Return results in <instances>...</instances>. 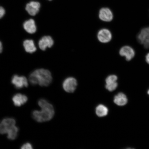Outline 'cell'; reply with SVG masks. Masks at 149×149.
Segmentation results:
<instances>
[{
  "label": "cell",
  "mask_w": 149,
  "mask_h": 149,
  "mask_svg": "<svg viewBox=\"0 0 149 149\" xmlns=\"http://www.w3.org/2000/svg\"><path fill=\"white\" fill-rule=\"evenodd\" d=\"M23 46L25 51L27 53H33L36 51V48L32 40H27L24 41Z\"/></svg>",
  "instance_id": "2e32d148"
},
{
  "label": "cell",
  "mask_w": 149,
  "mask_h": 149,
  "mask_svg": "<svg viewBox=\"0 0 149 149\" xmlns=\"http://www.w3.org/2000/svg\"><path fill=\"white\" fill-rule=\"evenodd\" d=\"M136 39L145 49H149V26L142 28L138 33Z\"/></svg>",
  "instance_id": "3957f363"
},
{
  "label": "cell",
  "mask_w": 149,
  "mask_h": 149,
  "mask_svg": "<svg viewBox=\"0 0 149 149\" xmlns=\"http://www.w3.org/2000/svg\"><path fill=\"white\" fill-rule=\"evenodd\" d=\"M16 121L11 118H6L3 119L0 122V134H4L13 126L15 125Z\"/></svg>",
  "instance_id": "277c9868"
},
{
  "label": "cell",
  "mask_w": 149,
  "mask_h": 149,
  "mask_svg": "<svg viewBox=\"0 0 149 149\" xmlns=\"http://www.w3.org/2000/svg\"><path fill=\"white\" fill-rule=\"evenodd\" d=\"M54 44V40L51 37L44 36L39 41L38 45L41 50L44 51L47 48L52 47Z\"/></svg>",
  "instance_id": "7c38bea8"
},
{
  "label": "cell",
  "mask_w": 149,
  "mask_h": 149,
  "mask_svg": "<svg viewBox=\"0 0 149 149\" xmlns=\"http://www.w3.org/2000/svg\"><path fill=\"white\" fill-rule=\"evenodd\" d=\"M12 100L15 106L20 107L27 102L28 98L25 95L18 93L13 96Z\"/></svg>",
  "instance_id": "4fadbf2b"
},
{
  "label": "cell",
  "mask_w": 149,
  "mask_h": 149,
  "mask_svg": "<svg viewBox=\"0 0 149 149\" xmlns=\"http://www.w3.org/2000/svg\"><path fill=\"white\" fill-rule=\"evenodd\" d=\"M120 55L125 57L126 60L130 61L135 56V52L133 48L129 46H125L121 48L119 51Z\"/></svg>",
  "instance_id": "8992f818"
},
{
  "label": "cell",
  "mask_w": 149,
  "mask_h": 149,
  "mask_svg": "<svg viewBox=\"0 0 149 149\" xmlns=\"http://www.w3.org/2000/svg\"><path fill=\"white\" fill-rule=\"evenodd\" d=\"M21 148L22 149H33V148L30 143L27 142L22 145Z\"/></svg>",
  "instance_id": "d6986e66"
},
{
  "label": "cell",
  "mask_w": 149,
  "mask_h": 149,
  "mask_svg": "<svg viewBox=\"0 0 149 149\" xmlns=\"http://www.w3.org/2000/svg\"><path fill=\"white\" fill-rule=\"evenodd\" d=\"M48 1H52V0H48Z\"/></svg>",
  "instance_id": "cb8c5ba5"
},
{
  "label": "cell",
  "mask_w": 149,
  "mask_h": 149,
  "mask_svg": "<svg viewBox=\"0 0 149 149\" xmlns=\"http://www.w3.org/2000/svg\"><path fill=\"white\" fill-rule=\"evenodd\" d=\"M99 17L102 21L110 22L113 19V15L112 12L109 8H103L100 9Z\"/></svg>",
  "instance_id": "30bf717a"
},
{
  "label": "cell",
  "mask_w": 149,
  "mask_h": 149,
  "mask_svg": "<svg viewBox=\"0 0 149 149\" xmlns=\"http://www.w3.org/2000/svg\"><path fill=\"white\" fill-rule=\"evenodd\" d=\"M145 59L147 64L149 65V52L145 56Z\"/></svg>",
  "instance_id": "44dd1931"
},
{
  "label": "cell",
  "mask_w": 149,
  "mask_h": 149,
  "mask_svg": "<svg viewBox=\"0 0 149 149\" xmlns=\"http://www.w3.org/2000/svg\"><path fill=\"white\" fill-rule=\"evenodd\" d=\"M38 104L41 108L40 111L35 110L33 111V118L37 122L40 123L51 120L55 114L53 106L44 99L39 100Z\"/></svg>",
  "instance_id": "6da1fadb"
},
{
  "label": "cell",
  "mask_w": 149,
  "mask_h": 149,
  "mask_svg": "<svg viewBox=\"0 0 149 149\" xmlns=\"http://www.w3.org/2000/svg\"><path fill=\"white\" fill-rule=\"evenodd\" d=\"M29 80L33 85L38 84L41 86H47L52 83V77L49 70L40 69L31 72L29 75Z\"/></svg>",
  "instance_id": "7a4b0ae2"
},
{
  "label": "cell",
  "mask_w": 149,
  "mask_h": 149,
  "mask_svg": "<svg viewBox=\"0 0 149 149\" xmlns=\"http://www.w3.org/2000/svg\"><path fill=\"white\" fill-rule=\"evenodd\" d=\"M12 83L17 89H21L28 86V80L25 76L14 75L12 78Z\"/></svg>",
  "instance_id": "5b68a950"
},
{
  "label": "cell",
  "mask_w": 149,
  "mask_h": 149,
  "mask_svg": "<svg viewBox=\"0 0 149 149\" xmlns=\"http://www.w3.org/2000/svg\"><path fill=\"white\" fill-rule=\"evenodd\" d=\"M63 88L66 92L72 93L74 92L77 86V81L74 78L70 77L65 80L63 83Z\"/></svg>",
  "instance_id": "52a82bcc"
},
{
  "label": "cell",
  "mask_w": 149,
  "mask_h": 149,
  "mask_svg": "<svg viewBox=\"0 0 149 149\" xmlns=\"http://www.w3.org/2000/svg\"><path fill=\"white\" fill-rule=\"evenodd\" d=\"M114 103L119 106H123L127 103L128 99L125 94L122 93H120L115 96Z\"/></svg>",
  "instance_id": "9a60e30c"
},
{
  "label": "cell",
  "mask_w": 149,
  "mask_h": 149,
  "mask_svg": "<svg viewBox=\"0 0 149 149\" xmlns=\"http://www.w3.org/2000/svg\"><path fill=\"white\" fill-rule=\"evenodd\" d=\"M5 14V10L2 7L0 6V19L4 16Z\"/></svg>",
  "instance_id": "ffe728a7"
},
{
  "label": "cell",
  "mask_w": 149,
  "mask_h": 149,
  "mask_svg": "<svg viewBox=\"0 0 149 149\" xmlns=\"http://www.w3.org/2000/svg\"><path fill=\"white\" fill-rule=\"evenodd\" d=\"M23 27L27 32L30 34H33L35 33L37 30L36 25L34 20L31 19L24 22Z\"/></svg>",
  "instance_id": "5bb4252c"
},
{
  "label": "cell",
  "mask_w": 149,
  "mask_h": 149,
  "mask_svg": "<svg viewBox=\"0 0 149 149\" xmlns=\"http://www.w3.org/2000/svg\"><path fill=\"white\" fill-rule=\"evenodd\" d=\"M3 49L2 44L1 42L0 41V53H1L2 52Z\"/></svg>",
  "instance_id": "7402d4cb"
},
{
  "label": "cell",
  "mask_w": 149,
  "mask_h": 149,
  "mask_svg": "<svg viewBox=\"0 0 149 149\" xmlns=\"http://www.w3.org/2000/svg\"><path fill=\"white\" fill-rule=\"evenodd\" d=\"M40 7L38 2L31 1L26 5V10L30 15L34 16L38 13Z\"/></svg>",
  "instance_id": "8fae6325"
},
{
  "label": "cell",
  "mask_w": 149,
  "mask_h": 149,
  "mask_svg": "<svg viewBox=\"0 0 149 149\" xmlns=\"http://www.w3.org/2000/svg\"><path fill=\"white\" fill-rule=\"evenodd\" d=\"M148 95H149V89H148Z\"/></svg>",
  "instance_id": "603a6c76"
},
{
  "label": "cell",
  "mask_w": 149,
  "mask_h": 149,
  "mask_svg": "<svg viewBox=\"0 0 149 149\" xmlns=\"http://www.w3.org/2000/svg\"><path fill=\"white\" fill-rule=\"evenodd\" d=\"M108 109L107 107L103 105H100L97 106L96 109L97 115L100 117L107 116L108 113Z\"/></svg>",
  "instance_id": "e0dca14e"
},
{
  "label": "cell",
  "mask_w": 149,
  "mask_h": 149,
  "mask_svg": "<svg viewBox=\"0 0 149 149\" xmlns=\"http://www.w3.org/2000/svg\"><path fill=\"white\" fill-rule=\"evenodd\" d=\"M97 38L100 42L107 43L111 41L112 37L111 31L109 29H103L99 31L97 33Z\"/></svg>",
  "instance_id": "ba28073f"
},
{
  "label": "cell",
  "mask_w": 149,
  "mask_h": 149,
  "mask_svg": "<svg viewBox=\"0 0 149 149\" xmlns=\"http://www.w3.org/2000/svg\"><path fill=\"white\" fill-rule=\"evenodd\" d=\"M19 129L15 125L13 126L7 132V138L11 140L15 139L18 135Z\"/></svg>",
  "instance_id": "ac0fdd59"
},
{
  "label": "cell",
  "mask_w": 149,
  "mask_h": 149,
  "mask_svg": "<svg viewBox=\"0 0 149 149\" xmlns=\"http://www.w3.org/2000/svg\"><path fill=\"white\" fill-rule=\"evenodd\" d=\"M118 78L114 74L108 76L106 79V88L110 92H112L117 88L118 83L117 81Z\"/></svg>",
  "instance_id": "9c48e42d"
}]
</instances>
